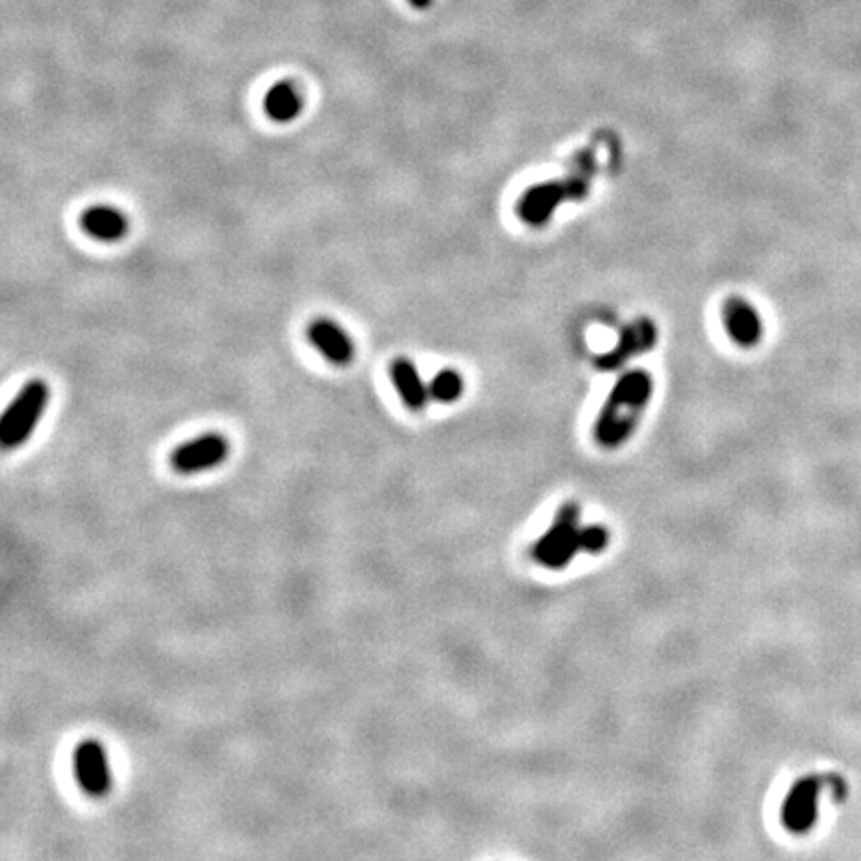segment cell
<instances>
[{"instance_id":"obj_1","label":"cell","mask_w":861,"mask_h":861,"mask_svg":"<svg viewBox=\"0 0 861 861\" xmlns=\"http://www.w3.org/2000/svg\"><path fill=\"white\" fill-rule=\"evenodd\" d=\"M596 170V148L588 146L574 158L571 168L561 178L525 190L517 202V216L531 228L547 226L563 204L580 202L588 196Z\"/></svg>"},{"instance_id":"obj_2","label":"cell","mask_w":861,"mask_h":861,"mask_svg":"<svg viewBox=\"0 0 861 861\" xmlns=\"http://www.w3.org/2000/svg\"><path fill=\"white\" fill-rule=\"evenodd\" d=\"M654 391L652 377L642 369L626 371L612 387L594 423V439L604 449H616L634 433Z\"/></svg>"},{"instance_id":"obj_3","label":"cell","mask_w":861,"mask_h":861,"mask_svg":"<svg viewBox=\"0 0 861 861\" xmlns=\"http://www.w3.org/2000/svg\"><path fill=\"white\" fill-rule=\"evenodd\" d=\"M608 531L602 525L580 527V507L567 503L557 513L549 531L537 541L533 555L535 559L553 571H561L571 565L578 553H600L608 547Z\"/></svg>"},{"instance_id":"obj_4","label":"cell","mask_w":861,"mask_h":861,"mask_svg":"<svg viewBox=\"0 0 861 861\" xmlns=\"http://www.w3.org/2000/svg\"><path fill=\"white\" fill-rule=\"evenodd\" d=\"M50 403V385L44 379H30L14 395L0 419V445L4 451L20 449L36 431Z\"/></svg>"},{"instance_id":"obj_5","label":"cell","mask_w":861,"mask_h":861,"mask_svg":"<svg viewBox=\"0 0 861 861\" xmlns=\"http://www.w3.org/2000/svg\"><path fill=\"white\" fill-rule=\"evenodd\" d=\"M230 453H232L230 439L222 433L212 431L180 443L170 453L168 463L174 473L182 477H190V475H200L222 467L230 459Z\"/></svg>"},{"instance_id":"obj_6","label":"cell","mask_w":861,"mask_h":861,"mask_svg":"<svg viewBox=\"0 0 861 861\" xmlns=\"http://www.w3.org/2000/svg\"><path fill=\"white\" fill-rule=\"evenodd\" d=\"M72 770L78 788L88 798L102 800L114 788V774L110 770L106 748L100 740L86 738L76 744L72 754Z\"/></svg>"},{"instance_id":"obj_7","label":"cell","mask_w":861,"mask_h":861,"mask_svg":"<svg viewBox=\"0 0 861 861\" xmlns=\"http://www.w3.org/2000/svg\"><path fill=\"white\" fill-rule=\"evenodd\" d=\"M830 776H806L794 784L782 806V822L790 834H808L818 820V802Z\"/></svg>"},{"instance_id":"obj_8","label":"cell","mask_w":861,"mask_h":861,"mask_svg":"<svg viewBox=\"0 0 861 861\" xmlns=\"http://www.w3.org/2000/svg\"><path fill=\"white\" fill-rule=\"evenodd\" d=\"M658 341V327L650 317H638L630 321L618 335L616 345L596 359L600 371H618L630 359L650 351Z\"/></svg>"},{"instance_id":"obj_9","label":"cell","mask_w":861,"mask_h":861,"mask_svg":"<svg viewBox=\"0 0 861 861\" xmlns=\"http://www.w3.org/2000/svg\"><path fill=\"white\" fill-rule=\"evenodd\" d=\"M307 339L317 353L335 367H347L355 359L353 339L329 317H315L307 325Z\"/></svg>"},{"instance_id":"obj_10","label":"cell","mask_w":861,"mask_h":861,"mask_svg":"<svg viewBox=\"0 0 861 861\" xmlns=\"http://www.w3.org/2000/svg\"><path fill=\"white\" fill-rule=\"evenodd\" d=\"M724 325L734 343L740 347H754L764 333L760 313L752 303L742 297H730L724 305Z\"/></svg>"},{"instance_id":"obj_11","label":"cell","mask_w":861,"mask_h":861,"mask_svg":"<svg viewBox=\"0 0 861 861\" xmlns=\"http://www.w3.org/2000/svg\"><path fill=\"white\" fill-rule=\"evenodd\" d=\"M80 228L84 230L86 236L94 238L96 242L116 244L128 234L130 224H128V218L114 206L96 204L82 212Z\"/></svg>"},{"instance_id":"obj_12","label":"cell","mask_w":861,"mask_h":861,"mask_svg":"<svg viewBox=\"0 0 861 861\" xmlns=\"http://www.w3.org/2000/svg\"><path fill=\"white\" fill-rule=\"evenodd\" d=\"M389 373L405 407L413 413L423 411L431 401V393H429V385L423 381L415 363L407 357H397L391 361Z\"/></svg>"},{"instance_id":"obj_13","label":"cell","mask_w":861,"mask_h":861,"mask_svg":"<svg viewBox=\"0 0 861 861\" xmlns=\"http://www.w3.org/2000/svg\"><path fill=\"white\" fill-rule=\"evenodd\" d=\"M303 96L295 82L282 80L274 84L264 98V112L276 124H289L301 116Z\"/></svg>"},{"instance_id":"obj_14","label":"cell","mask_w":861,"mask_h":861,"mask_svg":"<svg viewBox=\"0 0 861 861\" xmlns=\"http://www.w3.org/2000/svg\"><path fill=\"white\" fill-rule=\"evenodd\" d=\"M465 391V379L461 377L459 371L455 369H443L439 371L431 383H429V393H431V401L449 405L461 399Z\"/></svg>"},{"instance_id":"obj_15","label":"cell","mask_w":861,"mask_h":861,"mask_svg":"<svg viewBox=\"0 0 861 861\" xmlns=\"http://www.w3.org/2000/svg\"><path fill=\"white\" fill-rule=\"evenodd\" d=\"M411 2V6L413 8H417V10H425V8H429L431 4H433V0H409Z\"/></svg>"}]
</instances>
